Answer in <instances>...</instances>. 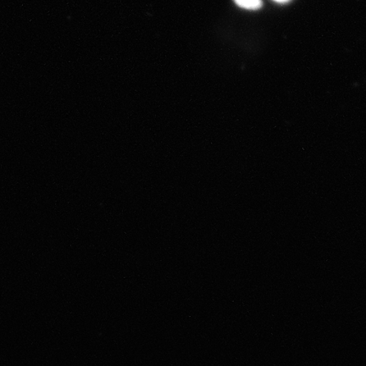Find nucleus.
<instances>
[{"label": "nucleus", "instance_id": "f257e3e1", "mask_svg": "<svg viewBox=\"0 0 366 366\" xmlns=\"http://www.w3.org/2000/svg\"><path fill=\"white\" fill-rule=\"evenodd\" d=\"M237 6L248 9V10H257L262 6V0H234Z\"/></svg>", "mask_w": 366, "mask_h": 366}, {"label": "nucleus", "instance_id": "f03ea898", "mask_svg": "<svg viewBox=\"0 0 366 366\" xmlns=\"http://www.w3.org/2000/svg\"><path fill=\"white\" fill-rule=\"evenodd\" d=\"M274 1H276L278 3H285V2H287L288 0H274Z\"/></svg>", "mask_w": 366, "mask_h": 366}]
</instances>
